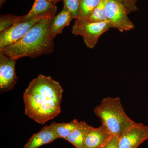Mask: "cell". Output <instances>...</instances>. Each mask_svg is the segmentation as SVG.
Returning <instances> with one entry per match:
<instances>
[{
  "label": "cell",
  "instance_id": "cell-1",
  "mask_svg": "<svg viewBox=\"0 0 148 148\" xmlns=\"http://www.w3.org/2000/svg\"><path fill=\"white\" fill-rule=\"evenodd\" d=\"M63 92L59 82L40 74L24 92L25 114L40 124L53 119L61 113Z\"/></svg>",
  "mask_w": 148,
  "mask_h": 148
},
{
  "label": "cell",
  "instance_id": "cell-2",
  "mask_svg": "<svg viewBox=\"0 0 148 148\" xmlns=\"http://www.w3.org/2000/svg\"><path fill=\"white\" fill-rule=\"evenodd\" d=\"M54 16H47L38 21L20 40L0 51L16 60L24 57L34 58L52 53L54 43L49 35V27Z\"/></svg>",
  "mask_w": 148,
  "mask_h": 148
},
{
  "label": "cell",
  "instance_id": "cell-3",
  "mask_svg": "<svg viewBox=\"0 0 148 148\" xmlns=\"http://www.w3.org/2000/svg\"><path fill=\"white\" fill-rule=\"evenodd\" d=\"M94 113L111 135L118 137L138 123L125 113L119 97L103 98L94 108Z\"/></svg>",
  "mask_w": 148,
  "mask_h": 148
},
{
  "label": "cell",
  "instance_id": "cell-4",
  "mask_svg": "<svg viewBox=\"0 0 148 148\" xmlns=\"http://www.w3.org/2000/svg\"><path fill=\"white\" fill-rule=\"evenodd\" d=\"M111 29L108 21H91L87 19L77 18L72 28L73 34L82 37L86 45L89 48H94L99 38Z\"/></svg>",
  "mask_w": 148,
  "mask_h": 148
},
{
  "label": "cell",
  "instance_id": "cell-5",
  "mask_svg": "<svg viewBox=\"0 0 148 148\" xmlns=\"http://www.w3.org/2000/svg\"><path fill=\"white\" fill-rule=\"evenodd\" d=\"M106 15L111 28L121 32L133 30L135 25L128 16L126 9L119 0H106Z\"/></svg>",
  "mask_w": 148,
  "mask_h": 148
},
{
  "label": "cell",
  "instance_id": "cell-6",
  "mask_svg": "<svg viewBox=\"0 0 148 148\" xmlns=\"http://www.w3.org/2000/svg\"><path fill=\"white\" fill-rule=\"evenodd\" d=\"M47 16H40L28 21H20L0 33V50L20 40L38 21Z\"/></svg>",
  "mask_w": 148,
  "mask_h": 148
},
{
  "label": "cell",
  "instance_id": "cell-7",
  "mask_svg": "<svg viewBox=\"0 0 148 148\" xmlns=\"http://www.w3.org/2000/svg\"><path fill=\"white\" fill-rule=\"evenodd\" d=\"M148 139V125L138 123L119 137V148H138Z\"/></svg>",
  "mask_w": 148,
  "mask_h": 148
},
{
  "label": "cell",
  "instance_id": "cell-8",
  "mask_svg": "<svg viewBox=\"0 0 148 148\" xmlns=\"http://www.w3.org/2000/svg\"><path fill=\"white\" fill-rule=\"evenodd\" d=\"M16 59H12L0 51V89L1 91L12 90L18 79L15 72Z\"/></svg>",
  "mask_w": 148,
  "mask_h": 148
},
{
  "label": "cell",
  "instance_id": "cell-9",
  "mask_svg": "<svg viewBox=\"0 0 148 148\" xmlns=\"http://www.w3.org/2000/svg\"><path fill=\"white\" fill-rule=\"evenodd\" d=\"M112 136L103 125L98 128L91 127L86 135L82 148H100Z\"/></svg>",
  "mask_w": 148,
  "mask_h": 148
},
{
  "label": "cell",
  "instance_id": "cell-10",
  "mask_svg": "<svg viewBox=\"0 0 148 148\" xmlns=\"http://www.w3.org/2000/svg\"><path fill=\"white\" fill-rule=\"evenodd\" d=\"M56 10V5L48 0H35L31 10L24 15L20 21H28L40 16H54Z\"/></svg>",
  "mask_w": 148,
  "mask_h": 148
},
{
  "label": "cell",
  "instance_id": "cell-11",
  "mask_svg": "<svg viewBox=\"0 0 148 148\" xmlns=\"http://www.w3.org/2000/svg\"><path fill=\"white\" fill-rule=\"evenodd\" d=\"M58 139L49 125H46L34 133L22 148H38Z\"/></svg>",
  "mask_w": 148,
  "mask_h": 148
},
{
  "label": "cell",
  "instance_id": "cell-12",
  "mask_svg": "<svg viewBox=\"0 0 148 148\" xmlns=\"http://www.w3.org/2000/svg\"><path fill=\"white\" fill-rule=\"evenodd\" d=\"M73 19H74L71 14L63 8L62 10L52 18L49 24V32L51 39L54 40L57 35L61 34L63 29L70 25Z\"/></svg>",
  "mask_w": 148,
  "mask_h": 148
},
{
  "label": "cell",
  "instance_id": "cell-13",
  "mask_svg": "<svg viewBox=\"0 0 148 148\" xmlns=\"http://www.w3.org/2000/svg\"><path fill=\"white\" fill-rule=\"evenodd\" d=\"M91 126L84 121H80L78 125L65 139L75 148H82L86 133Z\"/></svg>",
  "mask_w": 148,
  "mask_h": 148
},
{
  "label": "cell",
  "instance_id": "cell-14",
  "mask_svg": "<svg viewBox=\"0 0 148 148\" xmlns=\"http://www.w3.org/2000/svg\"><path fill=\"white\" fill-rule=\"evenodd\" d=\"M79 122L77 119H74L68 123H57L53 122L49 126L58 138L65 139L75 129Z\"/></svg>",
  "mask_w": 148,
  "mask_h": 148
},
{
  "label": "cell",
  "instance_id": "cell-15",
  "mask_svg": "<svg viewBox=\"0 0 148 148\" xmlns=\"http://www.w3.org/2000/svg\"><path fill=\"white\" fill-rule=\"evenodd\" d=\"M101 0H79L78 18L87 19Z\"/></svg>",
  "mask_w": 148,
  "mask_h": 148
},
{
  "label": "cell",
  "instance_id": "cell-16",
  "mask_svg": "<svg viewBox=\"0 0 148 148\" xmlns=\"http://www.w3.org/2000/svg\"><path fill=\"white\" fill-rule=\"evenodd\" d=\"M106 0H101L87 20L91 21H107L106 10Z\"/></svg>",
  "mask_w": 148,
  "mask_h": 148
},
{
  "label": "cell",
  "instance_id": "cell-17",
  "mask_svg": "<svg viewBox=\"0 0 148 148\" xmlns=\"http://www.w3.org/2000/svg\"><path fill=\"white\" fill-rule=\"evenodd\" d=\"M24 16H18L12 14L1 15L0 17V33L7 30L16 23L20 22Z\"/></svg>",
  "mask_w": 148,
  "mask_h": 148
},
{
  "label": "cell",
  "instance_id": "cell-18",
  "mask_svg": "<svg viewBox=\"0 0 148 148\" xmlns=\"http://www.w3.org/2000/svg\"><path fill=\"white\" fill-rule=\"evenodd\" d=\"M64 8L69 11L74 19L78 18L79 9V0H62Z\"/></svg>",
  "mask_w": 148,
  "mask_h": 148
},
{
  "label": "cell",
  "instance_id": "cell-19",
  "mask_svg": "<svg viewBox=\"0 0 148 148\" xmlns=\"http://www.w3.org/2000/svg\"><path fill=\"white\" fill-rule=\"evenodd\" d=\"M127 10V13L137 11L138 9L136 3L138 0H119Z\"/></svg>",
  "mask_w": 148,
  "mask_h": 148
},
{
  "label": "cell",
  "instance_id": "cell-20",
  "mask_svg": "<svg viewBox=\"0 0 148 148\" xmlns=\"http://www.w3.org/2000/svg\"><path fill=\"white\" fill-rule=\"evenodd\" d=\"M105 148H119V137L114 135L112 136Z\"/></svg>",
  "mask_w": 148,
  "mask_h": 148
},
{
  "label": "cell",
  "instance_id": "cell-21",
  "mask_svg": "<svg viewBox=\"0 0 148 148\" xmlns=\"http://www.w3.org/2000/svg\"><path fill=\"white\" fill-rule=\"evenodd\" d=\"M48 1L52 3H53V4L56 5V3L60 1L61 0H48Z\"/></svg>",
  "mask_w": 148,
  "mask_h": 148
},
{
  "label": "cell",
  "instance_id": "cell-22",
  "mask_svg": "<svg viewBox=\"0 0 148 148\" xmlns=\"http://www.w3.org/2000/svg\"><path fill=\"white\" fill-rule=\"evenodd\" d=\"M6 0H1V1H0V4H1V6L3 5L4 3L5 2V1Z\"/></svg>",
  "mask_w": 148,
  "mask_h": 148
},
{
  "label": "cell",
  "instance_id": "cell-23",
  "mask_svg": "<svg viewBox=\"0 0 148 148\" xmlns=\"http://www.w3.org/2000/svg\"><path fill=\"white\" fill-rule=\"evenodd\" d=\"M112 136H113V135H112ZM109 140H108V141H109ZM108 142H107V143H105V144H104V145H102V146H101V147H100L99 148H105V146H106V144H107V143H108Z\"/></svg>",
  "mask_w": 148,
  "mask_h": 148
}]
</instances>
